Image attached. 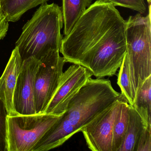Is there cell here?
<instances>
[{"instance_id":"7a4b0ae2","label":"cell","mask_w":151,"mask_h":151,"mask_svg":"<svg viewBox=\"0 0 151 151\" xmlns=\"http://www.w3.org/2000/svg\"><path fill=\"white\" fill-rule=\"evenodd\" d=\"M124 99L111 81L90 78L70 100L65 113L39 141L33 151H47L63 145L101 112Z\"/></svg>"},{"instance_id":"4fadbf2b","label":"cell","mask_w":151,"mask_h":151,"mask_svg":"<svg viewBox=\"0 0 151 151\" xmlns=\"http://www.w3.org/2000/svg\"><path fill=\"white\" fill-rule=\"evenodd\" d=\"M49 0H0L1 11L8 22L18 21L31 9L45 4Z\"/></svg>"},{"instance_id":"5bb4252c","label":"cell","mask_w":151,"mask_h":151,"mask_svg":"<svg viewBox=\"0 0 151 151\" xmlns=\"http://www.w3.org/2000/svg\"><path fill=\"white\" fill-rule=\"evenodd\" d=\"M129 108L125 100L121 102L114 123L112 151H118L123 142L129 125Z\"/></svg>"},{"instance_id":"9c48e42d","label":"cell","mask_w":151,"mask_h":151,"mask_svg":"<svg viewBox=\"0 0 151 151\" xmlns=\"http://www.w3.org/2000/svg\"><path fill=\"white\" fill-rule=\"evenodd\" d=\"M39 64V60L34 57L23 61L14 95V106L19 114H37L35 104V79Z\"/></svg>"},{"instance_id":"5b68a950","label":"cell","mask_w":151,"mask_h":151,"mask_svg":"<svg viewBox=\"0 0 151 151\" xmlns=\"http://www.w3.org/2000/svg\"><path fill=\"white\" fill-rule=\"evenodd\" d=\"M62 115H7L6 151H33L39 141Z\"/></svg>"},{"instance_id":"7402d4cb","label":"cell","mask_w":151,"mask_h":151,"mask_svg":"<svg viewBox=\"0 0 151 151\" xmlns=\"http://www.w3.org/2000/svg\"><path fill=\"white\" fill-rule=\"evenodd\" d=\"M2 14V11H1V3H0V14Z\"/></svg>"},{"instance_id":"ac0fdd59","label":"cell","mask_w":151,"mask_h":151,"mask_svg":"<svg viewBox=\"0 0 151 151\" xmlns=\"http://www.w3.org/2000/svg\"><path fill=\"white\" fill-rule=\"evenodd\" d=\"M5 104L0 98V151H6V117Z\"/></svg>"},{"instance_id":"d6986e66","label":"cell","mask_w":151,"mask_h":151,"mask_svg":"<svg viewBox=\"0 0 151 151\" xmlns=\"http://www.w3.org/2000/svg\"><path fill=\"white\" fill-rule=\"evenodd\" d=\"M151 128H144L139 140L137 151H151Z\"/></svg>"},{"instance_id":"2e32d148","label":"cell","mask_w":151,"mask_h":151,"mask_svg":"<svg viewBox=\"0 0 151 151\" xmlns=\"http://www.w3.org/2000/svg\"><path fill=\"white\" fill-rule=\"evenodd\" d=\"M117 76V84L121 93L130 106H133L135 101L130 76L129 60L125 53Z\"/></svg>"},{"instance_id":"9a60e30c","label":"cell","mask_w":151,"mask_h":151,"mask_svg":"<svg viewBox=\"0 0 151 151\" xmlns=\"http://www.w3.org/2000/svg\"><path fill=\"white\" fill-rule=\"evenodd\" d=\"M133 106L144 121L151 126V76L145 80L137 92Z\"/></svg>"},{"instance_id":"3957f363","label":"cell","mask_w":151,"mask_h":151,"mask_svg":"<svg viewBox=\"0 0 151 151\" xmlns=\"http://www.w3.org/2000/svg\"><path fill=\"white\" fill-rule=\"evenodd\" d=\"M63 25L60 7L54 3L41 5L24 24L16 42L22 61L31 57L40 60L51 50H60Z\"/></svg>"},{"instance_id":"6da1fadb","label":"cell","mask_w":151,"mask_h":151,"mask_svg":"<svg viewBox=\"0 0 151 151\" xmlns=\"http://www.w3.org/2000/svg\"><path fill=\"white\" fill-rule=\"evenodd\" d=\"M126 21L106 0H97L63 38L66 62L81 65L96 78L116 74L126 52Z\"/></svg>"},{"instance_id":"30bf717a","label":"cell","mask_w":151,"mask_h":151,"mask_svg":"<svg viewBox=\"0 0 151 151\" xmlns=\"http://www.w3.org/2000/svg\"><path fill=\"white\" fill-rule=\"evenodd\" d=\"M22 62L18 49L15 47L0 77V98L5 104L8 115L18 114L14 106V95Z\"/></svg>"},{"instance_id":"277c9868","label":"cell","mask_w":151,"mask_h":151,"mask_svg":"<svg viewBox=\"0 0 151 151\" xmlns=\"http://www.w3.org/2000/svg\"><path fill=\"white\" fill-rule=\"evenodd\" d=\"M126 54L135 99L143 82L151 76V5L146 16H131L126 21Z\"/></svg>"},{"instance_id":"52a82bcc","label":"cell","mask_w":151,"mask_h":151,"mask_svg":"<svg viewBox=\"0 0 151 151\" xmlns=\"http://www.w3.org/2000/svg\"><path fill=\"white\" fill-rule=\"evenodd\" d=\"M124 100L116 101L81 130L90 150L112 151L114 123L121 102Z\"/></svg>"},{"instance_id":"e0dca14e","label":"cell","mask_w":151,"mask_h":151,"mask_svg":"<svg viewBox=\"0 0 151 151\" xmlns=\"http://www.w3.org/2000/svg\"><path fill=\"white\" fill-rule=\"evenodd\" d=\"M115 6H121L137 11L141 14H145L147 6L145 0H106Z\"/></svg>"},{"instance_id":"ffe728a7","label":"cell","mask_w":151,"mask_h":151,"mask_svg":"<svg viewBox=\"0 0 151 151\" xmlns=\"http://www.w3.org/2000/svg\"><path fill=\"white\" fill-rule=\"evenodd\" d=\"M9 22L5 16L1 14H0V40L3 39L7 33L9 29Z\"/></svg>"},{"instance_id":"8992f818","label":"cell","mask_w":151,"mask_h":151,"mask_svg":"<svg viewBox=\"0 0 151 151\" xmlns=\"http://www.w3.org/2000/svg\"><path fill=\"white\" fill-rule=\"evenodd\" d=\"M35 76V104L37 114H45L55 95L66 62L59 50H51L39 60Z\"/></svg>"},{"instance_id":"ba28073f","label":"cell","mask_w":151,"mask_h":151,"mask_svg":"<svg viewBox=\"0 0 151 151\" xmlns=\"http://www.w3.org/2000/svg\"><path fill=\"white\" fill-rule=\"evenodd\" d=\"M92 76L89 70L81 65L70 66L63 72L59 88L45 114H63L70 100Z\"/></svg>"},{"instance_id":"7c38bea8","label":"cell","mask_w":151,"mask_h":151,"mask_svg":"<svg viewBox=\"0 0 151 151\" xmlns=\"http://www.w3.org/2000/svg\"><path fill=\"white\" fill-rule=\"evenodd\" d=\"M93 0H62L64 36L68 35L78 20L91 5Z\"/></svg>"},{"instance_id":"44dd1931","label":"cell","mask_w":151,"mask_h":151,"mask_svg":"<svg viewBox=\"0 0 151 151\" xmlns=\"http://www.w3.org/2000/svg\"><path fill=\"white\" fill-rule=\"evenodd\" d=\"M149 5H151V0H147Z\"/></svg>"},{"instance_id":"8fae6325","label":"cell","mask_w":151,"mask_h":151,"mask_svg":"<svg viewBox=\"0 0 151 151\" xmlns=\"http://www.w3.org/2000/svg\"><path fill=\"white\" fill-rule=\"evenodd\" d=\"M151 128L142 118L136 109L130 106L129 119L127 132L118 151H137L139 140L144 128Z\"/></svg>"}]
</instances>
